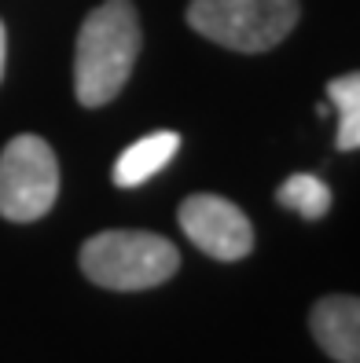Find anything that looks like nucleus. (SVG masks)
<instances>
[{
  "instance_id": "nucleus-1",
  "label": "nucleus",
  "mask_w": 360,
  "mask_h": 363,
  "mask_svg": "<svg viewBox=\"0 0 360 363\" xmlns=\"http://www.w3.org/2000/svg\"><path fill=\"white\" fill-rule=\"evenodd\" d=\"M140 15L133 0H103L77 30L74 52V96L81 106L111 103L140 59Z\"/></svg>"
},
{
  "instance_id": "nucleus-2",
  "label": "nucleus",
  "mask_w": 360,
  "mask_h": 363,
  "mask_svg": "<svg viewBox=\"0 0 360 363\" xmlns=\"http://www.w3.org/2000/svg\"><path fill=\"white\" fill-rule=\"evenodd\" d=\"M77 264L103 290L136 294L162 286L180 268V250L155 231H99L81 246Z\"/></svg>"
},
{
  "instance_id": "nucleus-3",
  "label": "nucleus",
  "mask_w": 360,
  "mask_h": 363,
  "mask_svg": "<svg viewBox=\"0 0 360 363\" xmlns=\"http://www.w3.org/2000/svg\"><path fill=\"white\" fill-rule=\"evenodd\" d=\"M298 15V0H192L187 26L221 48L258 55L283 45Z\"/></svg>"
},
{
  "instance_id": "nucleus-4",
  "label": "nucleus",
  "mask_w": 360,
  "mask_h": 363,
  "mask_svg": "<svg viewBox=\"0 0 360 363\" xmlns=\"http://www.w3.org/2000/svg\"><path fill=\"white\" fill-rule=\"evenodd\" d=\"M59 199V162L48 140L23 133L0 151V217L33 224Z\"/></svg>"
},
{
  "instance_id": "nucleus-5",
  "label": "nucleus",
  "mask_w": 360,
  "mask_h": 363,
  "mask_svg": "<svg viewBox=\"0 0 360 363\" xmlns=\"http://www.w3.org/2000/svg\"><path fill=\"white\" fill-rule=\"evenodd\" d=\"M184 235L214 261H243L253 250V228L246 213L221 195H192L177 209Z\"/></svg>"
},
{
  "instance_id": "nucleus-6",
  "label": "nucleus",
  "mask_w": 360,
  "mask_h": 363,
  "mask_svg": "<svg viewBox=\"0 0 360 363\" xmlns=\"http://www.w3.org/2000/svg\"><path fill=\"white\" fill-rule=\"evenodd\" d=\"M309 330L334 363H360V301L353 294L320 297L309 312Z\"/></svg>"
},
{
  "instance_id": "nucleus-7",
  "label": "nucleus",
  "mask_w": 360,
  "mask_h": 363,
  "mask_svg": "<svg viewBox=\"0 0 360 363\" xmlns=\"http://www.w3.org/2000/svg\"><path fill=\"white\" fill-rule=\"evenodd\" d=\"M180 136L177 133H151L136 140L133 147H125L121 158L114 162V184L118 187H140L143 180H151L158 169L169 165V158L177 155Z\"/></svg>"
},
{
  "instance_id": "nucleus-8",
  "label": "nucleus",
  "mask_w": 360,
  "mask_h": 363,
  "mask_svg": "<svg viewBox=\"0 0 360 363\" xmlns=\"http://www.w3.org/2000/svg\"><path fill=\"white\" fill-rule=\"evenodd\" d=\"M327 99L338 106V151H356L360 143V77L342 74L327 84Z\"/></svg>"
},
{
  "instance_id": "nucleus-9",
  "label": "nucleus",
  "mask_w": 360,
  "mask_h": 363,
  "mask_svg": "<svg viewBox=\"0 0 360 363\" xmlns=\"http://www.w3.org/2000/svg\"><path fill=\"white\" fill-rule=\"evenodd\" d=\"M276 199L294 209V213H302L305 220H320L324 213L331 209V191L324 180H316V177H290L280 191H276Z\"/></svg>"
},
{
  "instance_id": "nucleus-10",
  "label": "nucleus",
  "mask_w": 360,
  "mask_h": 363,
  "mask_svg": "<svg viewBox=\"0 0 360 363\" xmlns=\"http://www.w3.org/2000/svg\"><path fill=\"white\" fill-rule=\"evenodd\" d=\"M4 62H8V30L0 23V81H4Z\"/></svg>"
}]
</instances>
